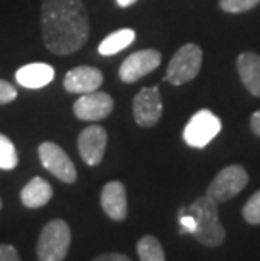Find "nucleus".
I'll return each instance as SVG.
<instances>
[{"label": "nucleus", "mask_w": 260, "mask_h": 261, "mask_svg": "<svg viewBox=\"0 0 260 261\" xmlns=\"http://www.w3.org/2000/svg\"><path fill=\"white\" fill-rule=\"evenodd\" d=\"M221 130V121L217 115H213L209 110H200L191 116L187 121L184 133V142L190 147L204 148Z\"/></svg>", "instance_id": "obj_6"}, {"label": "nucleus", "mask_w": 260, "mask_h": 261, "mask_svg": "<svg viewBox=\"0 0 260 261\" xmlns=\"http://www.w3.org/2000/svg\"><path fill=\"white\" fill-rule=\"evenodd\" d=\"M113 110V99L108 93L103 91H93L81 94L76 99L73 112L76 115V118H80L83 121H98L103 120L112 113Z\"/></svg>", "instance_id": "obj_10"}, {"label": "nucleus", "mask_w": 260, "mask_h": 261, "mask_svg": "<svg viewBox=\"0 0 260 261\" xmlns=\"http://www.w3.org/2000/svg\"><path fill=\"white\" fill-rule=\"evenodd\" d=\"M105 214L113 221H124L127 218V192L125 186L119 180L105 184L100 197Z\"/></svg>", "instance_id": "obj_13"}, {"label": "nucleus", "mask_w": 260, "mask_h": 261, "mask_svg": "<svg viewBox=\"0 0 260 261\" xmlns=\"http://www.w3.org/2000/svg\"><path fill=\"white\" fill-rule=\"evenodd\" d=\"M15 98H17V90L10 83L0 80V105L12 103Z\"/></svg>", "instance_id": "obj_22"}, {"label": "nucleus", "mask_w": 260, "mask_h": 261, "mask_svg": "<svg viewBox=\"0 0 260 261\" xmlns=\"http://www.w3.org/2000/svg\"><path fill=\"white\" fill-rule=\"evenodd\" d=\"M162 116V99L159 88H142L134 98V118L144 128H151Z\"/></svg>", "instance_id": "obj_9"}, {"label": "nucleus", "mask_w": 260, "mask_h": 261, "mask_svg": "<svg viewBox=\"0 0 260 261\" xmlns=\"http://www.w3.org/2000/svg\"><path fill=\"white\" fill-rule=\"evenodd\" d=\"M39 159L41 164L46 167L54 177H58L61 182L73 184L76 180V167L68 157V153L63 148L53 142H44L39 145Z\"/></svg>", "instance_id": "obj_7"}, {"label": "nucleus", "mask_w": 260, "mask_h": 261, "mask_svg": "<svg viewBox=\"0 0 260 261\" xmlns=\"http://www.w3.org/2000/svg\"><path fill=\"white\" fill-rule=\"evenodd\" d=\"M203 64V51L196 44H184L178 53L174 54L173 59L169 61L168 71H166V80L171 85L181 86L184 83H190L195 80L200 73Z\"/></svg>", "instance_id": "obj_4"}, {"label": "nucleus", "mask_w": 260, "mask_h": 261, "mask_svg": "<svg viewBox=\"0 0 260 261\" xmlns=\"http://www.w3.org/2000/svg\"><path fill=\"white\" fill-rule=\"evenodd\" d=\"M0 261H20L17 249L10 244H0Z\"/></svg>", "instance_id": "obj_24"}, {"label": "nucleus", "mask_w": 260, "mask_h": 261, "mask_svg": "<svg viewBox=\"0 0 260 261\" xmlns=\"http://www.w3.org/2000/svg\"><path fill=\"white\" fill-rule=\"evenodd\" d=\"M137 0H117V4L120 7H130V5H134Z\"/></svg>", "instance_id": "obj_27"}, {"label": "nucleus", "mask_w": 260, "mask_h": 261, "mask_svg": "<svg viewBox=\"0 0 260 261\" xmlns=\"http://www.w3.org/2000/svg\"><path fill=\"white\" fill-rule=\"evenodd\" d=\"M186 211L196 221V227L193 231V236H195V240L198 243L209 248H217L220 244H223L226 238V231L220 223L218 202H215L208 196H201L191 205H187Z\"/></svg>", "instance_id": "obj_2"}, {"label": "nucleus", "mask_w": 260, "mask_h": 261, "mask_svg": "<svg viewBox=\"0 0 260 261\" xmlns=\"http://www.w3.org/2000/svg\"><path fill=\"white\" fill-rule=\"evenodd\" d=\"M108 135L107 130L100 125L86 126L78 137V150L85 164L95 167L103 160L105 150H107Z\"/></svg>", "instance_id": "obj_11"}, {"label": "nucleus", "mask_w": 260, "mask_h": 261, "mask_svg": "<svg viewBox=\"0 0 260 261\" xmlns=\"http://www.w3.org/2000/svg\"><path fill=\"white\" fill-rule=\"evenodd\" d=\"M242 216L248 224H253V226L260 224V191H257L245 202V205H243V209H242Z\"/></svg>", "instance_id": "obj_20"}, {"label": "nucleus", "mask_w": 260, "mask_h": 261, "mask_svg": "<svg viewBox=\"0 0 260 261\" xmlns=\"http://www.w3.org/2000/svg\"><path fill=\"white\" fill-rule=\"evenodd\" d=\"M71 231L63 219H54L44 226L37 241V259L63 261L69 251Z\"/></svg>", "instance_id": "obj_3"}, {"label": "nucleus", "mask_w": 260, "mask_h": 261, "mask_svg": "<svg viewBox=\"0 0 260 261\" xmlns=\"http://www.w3.org/2000/svg\"><path fill=\"white\" fill-rule=\"evenodd\" d=\"M160 64V53L156 49H142L130 54L119 69V76L124 83H135L146 74L152 73Z\"/></svg>", "instance_id": "obj_8"}, {"label": "nucleus", "mask_w": 260, "mask_h": 261, "mask_svg": "<svg viewBox=\"0 0 260 261\" xmlns=\"http://www.w3.org/2000/svg\"><path fill=\"white\" fill-rule=\"evenodd\" d=\"M250 128L255 133L257 137H260V110H257L250 118Z\"/></svg>", "instance_id": "obj_26"}, {"label": "nucleus", "mask_w": 260, "mask_h": 261, "mask_svg": "<svg viewBox=\"0 0 260 261\" xmlns=\"http://www.w3.org/2000/svg\"><path fill=\"white\" fill-rule=\"evenodd\" d=\"M41 22L44 44L58 56L76 53L90 36V19L83 0H44Z\"/></svg>", "instance_id": "obj_1"}, {"label": "nucleus", "mask_w": 260, "mask_h": 261, "mask_svg": "<svg viewBox=\"0 0 260 261\" xmlns=\"http://www.w3.org/2000/svg\"><path fill=\"white\" fill-rule=\"evenodd\" d=\"M56 73H54V68L46 63H32V64H26L22 68L17 69L15 73V80L20 86L29 88V90H37V88H42L49 85Z\"/></svg>", "instance_id": "obj_14"}, {"label": "nucleus", "mask_w": 260, "mask_h": 261, "mask_svg": "<svg viewBox=\"0 0 260 261\" xmlns=\"http://www.w3.org/2000/svg\"><path fill=\"white\" fill-rule=\"evenodd\" d=\"M91 261H132V259L120 253H105V254H100V256L93 258Z\"/></svg>", "instance_id": "obj_25"}, {"label": "nucleus", "mask_w": 260, "mask_h": 261, "mask_svg": "<svg viewBox=\"0 0 260 261\" xmlns=\"http://www.w3.org/2000/svg\"><path fill=\"white\" fill-rule=\"evenodd\" d=\"M19 157L17 150H15L14 143L10 142L9 137L0 133V169L2 170H12L17 167Z\"/></svg>", "instance_id": "obj_19"}, {"label": "nucleus", "mask_w": 260, "mask_h": 261, "mask_svg": "<svg viewBox=\"0 0 260 261\" xmlns=\"http://www.w3.org/2000/svg\"><path fill=\"white\" fill-rule=\"evenodd\" d=\"M103 74L100 69L91 68V66H78L71 69L64 76V90L68 93H93L102 86Z\"/></svg>", "instance_id": "obj_12"}, {"label": "nucleus", "mask_w": 260, "mask_h": 261, "mask_svg": "<svg viewBox=\"0 0 260 261\" xmlns=\"http://www.w3.org/2000/svg\"><path fill=\"white\" fill-rule=\"evenodd\" d=\"M134 41H135V31H132V29L115 31L100 42L98 53H100L102 56H113V54L120 53L122 49L129 47Z\"/></svg>", "instance_id": "obj_17"}, {"label": "nucleus", "mask_w": 260, "mask_h": 261, "mask_svg": "<svg viewBox=\"0 0 260 261\" xmlns=\"http://www.w3.org/2000/svg\"><path fill=\"white\" fill-rule=\"evenodd\" d=\"M237 69H239L240 80L243 86L250 91L253 96L260 98V56L252 51L242 53L237 58Z\"/></svg>", "instance_id": "obj_15"}, {"label": "nucleus", "mask_w": 260, "mask_h": 261, "mask_svg": "<svg viewBox=\"0 0 260 261\" xmlns=\"http://www.w3.org/2000/svg\"><path fill=\"white\" fill-rule=\"evenodd\" d=\"M137 254L140 261H166L164 248L157 238L151 234L142 236L137 243Z\"/></svg>", "instance_id": "obj_18"}, {"label": "nucleus", "mask_w": 260, "mask_h": 261, "mask_svg": "<svg viewBox=\"0 0 260 261\" xmlns=\"http://www.w3.org/2000/svg\"><path fill=\"white\" fill-rule=\"evenodd\" d=\"M0 209H2V201H0Z\"/></svg>", "instance_id": "obj_28"}, {"label": "nucleus", "mask_w": 260, "mask_h": 261, "mask_svg": "<svg viewBox=\"0 0 260 261\" xmlns=\"http://www.w3.org/2000/svg\"><path fill=\"white\" fill-rule=\"evenodd\" d=\"M179 224H181V234H184V232H191L193 234V231H195V227H196L195 218L187 213L186 207H181L179 211Z\"/></svg>", "instance_id": "obj_23"}, {"label": "nucleus", "mask_w": 260, "mask_h": 261, "mask_svg": "<svg viewBox=\"0 0 260 261\" xmlns=\"http://www.w3.org/2000/svg\"><path fill=\"white\" fill-rule=\"evenodd\" d=\"M53 197V187L42 177H34L27 186L20 191V201L26 207L37 209L46 205Z\"/></svg>", "instance_id": "obj_16"}, {"label": "nucleus", "mask_w": 260, "mask_h": 261, "mask_svg": "<svg viewBox=\"0 0 260 261\" xmlns=\"http://www.w3.org/2000/svg\"><path fill=\"white\" fill-rule=\"evenodd\" d=\"M248 184V174L242 165H228L221 169L206 189V196L215 202H226L243 191Z\"/></svg>", "instance_id": "obj_5"}, {"label": "nucleus", "mask_w": 260, "mask_h": 261, "mask_svg": "<svg viewBox=\"0 0 260 261\" xmlns=\"http://www.w3.org/2000/svg\"><path fill=\"white\" fill-rule=\"evenodd\" d=\"M258 4L260 0H220V9L228 14H242L257 7Z\"/></svg>", "instance_id": "obj_21"}]
</instances>
